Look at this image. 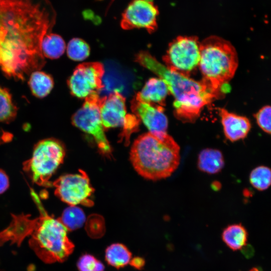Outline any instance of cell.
<instances>
[{"label": "cell", "instance_id": "obj_1", "mask_svg": "<svg viewBox=\"0 0 271 271\" xmlns=\"http://www.w3.org/2000/svg\"><path fill=\"white\" fill-rule=\"evenodd\" d=\"M49 0H0V69L23 81L45 65L41 45L54 25Z\"/></svg>", "mask_w": 271, "mask_h": 271}, {"label": "cell", "instance_id": "obj_2", "mask_svg": "<svg viewBox=\"0 0 271 271\" xmlns=\"http://www.w3.org/2000/svg\"><path fill=\"white\" fill-rule=\"evenodd\" d=\"M31 195L40 213L31 218L29 214H18L16 218V233L22 242L28 236L30 247L46 263L65 261L72 253L74 245L69 239L68 230L59 221L50 215L43 206L37 194L31 189Z\"/></svg>", "mask_w": 271, "mask_h": 271}, {"label": "cell", "instance_id": "obj_3", "mask_svg": "<svg viewBox=\"0 0 271 271\" xmlns=\"http://www.w3.org/2000/svg\"><path fill=\"white\" fill-rule=\"evenodd\" d=\"M135 60L164 80L175 99V116L183 121L195 122L203 107L219 97L203 80L197 81L169 70L148 52H140Z\"/></svg>", "mask_w": 271, "mask_h": 271}, {"label": "cell", "instance_id": "obj_4", "mask_svg": "<svg viewBox=\"0 0 271 271\" xmlns=\"http://www.w3.org/2000/svg\"><path fill=\"white\" fill-rule=\"evenodd\" d=\"M180 148L167 132L140 136L130 152L131 163L138 173L153 181L170 176L180 161Z\"/></svg>", "mask_w": 271, "mask_h": 271}, {"label": "cell", "instance_id": "obj_5", "mask_svg": "<svg viewBox=\"0 0 271 271\" xmlns=\"http://www.w3.org/2000/svg\"><path fill=\"white\" fill-rule=\"evenodd\" d=\"M238 64L236 51L227 40L213 35L200 42L198 66L203 80L219 96L234 76Z\"/></svg>", "mask_w": 271, "mask_h": 271}, {"label": "cell", "instance_id": "obj_6", "mask_svg": "<svg viewBox=\"0 0 271 271\" xmlns=\"http://www.w3.org/2000/svg\"><path fill=\"white\" fill-rule=\"evenodd\" d=\"M66 154L63 143L54 138H47L34 146L32 157L23 164V169L33 183L50 187V179L63 162Z\"/></svg>", "mask_w": 271, "mask_h": 271}, {"label": "cell", "instance_id": "obj_7", "mask_svg": "<svg viewBox=\"0 0 271 271\" xmlns=\"http://www.w3.org/2000/svg\"><path fill=\"white\" fill-rule=\"evenodd\" d=\"M163 60L169 70L189 77L199 65L200 42L196 36H178L168 47Z\"/></svg>", "mask_w": 271, "mask_h": 271}, {"label": "cell", "instance_id": "obj_8", "mask_svg": "<svg viewBox=\"0 0 271 271\" xmlns=\"http://www.w3.org/2000/svg\"><path fill=\"white\" fill-rule=\"evenodd\" d=\"M101 98L98 94L85 98L82 106L72 116V124L82 131L91 135L100 152L107 157L111 154V148L104 132L100 115Z\"/></svg>", "mask_w": 271, "mask_h": 271}, {"label": "cell", "instance_id": "obj_9", "mask_svg": "<svg viewBox=\"0 0 271 271\" xmlns=\"http://www.w3.org/2000/svg\"><path fill=\"white\" fill-rule=\"evenodd\" d=\"M79 172L62 175L54 181L55 195L70 206H92L94 202L90 198L94 189L86 173L82 170Z\"/></svg>", "mask_w": 271, "mask_h": 271}, {"label": "cell", "instance_id": "obj_10", "mask_svg": "<svg viewBox=\"0 0 271 271\" xmlns=\"http://www.w3.org/2000/svg\"><path fill=\"white\" fill-rule=\"evenodd\" d=\"M125 98L117 91L101 98L100 115L105 129L122 126L126 137L137 129L140 119L134 115L126 114Z\"/></svg>", "mask_w": 271, "mask_h": 271}, {"label": "cell", "instance_id": "obj_11", "mask_svg": "<svg viewBox=\"0 0 271 271\" xmlns=\"http://www.w3.org/2000/svg\"><path fill=\"white\" fill-rule=\"evenodd\" d=\"M104 69L99 62L84 63L78 65L68 80L71 94L79 98H85L98 94L104 85L102 77Z\"/></svg>", "mask_w": 271, "mask_h": 271}, {"label": "cell", "instance_id": "obj_12", "mask_svg": "<svg viewBox=\"0 0 271 271\" xmlns=\"http://www.w3.org/2000/svg\"><path fill=\"white\" fill-rule=\"evenodd\" d=\"M159 15L154 0H131L122 14L120 26L124 30L144 28L152 33L157 29Z\"/></svg>", "mask_w": 271, "mask_h": 271}, {"label": "cell", "instance_id": "obj_13", "mask_svg": "<svg viewBox=\"0 0 271 271\" xmlns=\"http://www.w3.org/2000/svg\"><path fill=\"white\" fill-rule=\"evenodd\" d=\"M131 108L150 132L153 134L167 132L168 121L164 113L163 107L144 102L134 98L131 101Z\"/></svg>", "mask_w": 271, "mask_h": 271}, {"label": "cell", "instance_id": "obj_14", "mask_svg": "<svg viewBox=\"0 0 271 271\" xmlns=\"http://www.w3.org/2000/svg\"><path fill=\"white\" fill-rule=\"evenodd\" d=\"M219 114L227 140L234 142L246 137L251 128L247 117L230 112L224 108H219Z\"/></svg>", "mask_w": 271, "mask_h": 271}, {"label": "cell", "instance_id": "obj_15", "mask_svg": "<svg viewBox=\"0 0 271 271\" xmlns=\"http://www.w3.org/2000/svg\"><path fill=\"white\" fill-rule=\"evenodd\" d=\"M168 92V87L163 80L160 78H152L134 98L152 105L164 107Z\"/></svg>", "mask_w": 271, "mask_h": 271}, {"label": "cell", "instance_id": "obj_16", "mask_svg": "<svg viewBox=\"0 0 271 271\" xmlns=\"http://www.w3.org/2000/svg\"><path fill=\"white\" fill-rule=\"evenodd\" d=\"M197 164L200 171L209 174H214L222 169L224 160L219 150L206 148L199 153Z\"/></svg>", "mask_w": 271, "mask_h": 271}, {"label": "cell", "instance_id": "obj_17", "mask_svg": "<svg viewBox=\"0 0 271 271\" xmlns=\"http://www.w3.org/2000/svg\"><path fill=\"white\" fill-rule=\"evenodd\" d=\"M28 84L32 94L37 98H42L51 92L54 80L50 75L36 70L31 73Z\"/></svg>", "mask_w": 271, "mask_h": 271}, {"label": "cell", "instance_id": "obj_18", "mask_svg": "<svg viewBox=\"0 0 271 271\" xmlns=\"http://www.w3.org/2000/svg\"><path fill=\"white\" fill-rule=\"evenodd\" d=\"M225 244L233 250L243 248L247 241V232L241 224H233L227 226L222 233Z\"/></svg>", "mask_w": 271, "mask_h": 271}, {"label": "cell", "instance_id": "obj_19", "mask_svg": "<svg viewBox=\"0 0 271 271\" xmlns=\"http://www.w3.org/2000/svg\"><path fill=\"white\" fill-rule=\"evenodd\" d=\"M105 258L108 264L119 268L129 263L131 253L123 244L113 243L106 249Z\"/></svg>", "mask_w": 271, "mask_h": 271}, {"label": "cell", "instance_id": "obj_20", "mask_svg": "<svg viewBox=\"0 0 271 271\" xmlns=\"http://www.w3.org/2000/svg\"><path fill=\"white\" fill-rule=\"evenodd\" d=\"M41 48L44 57L49 59H57L64 53L66 45L60 35L48 33L43 38Z\"/></svg>", "mask_w": 271, "mask_h": 271}, {"label": "cell", "instance_id": "obj_21", "mask_svg": "<svg viewBox=\"0 0 271 271\" xmlns=\"http://www.w3.org/2000/svg\"><path fill=\"white\" fill-rule=\"evenodd\" d=\"M68 231H73L82 227L86 220L83 210L75 206H70L63 212L58 218Z\"/></svg>", "mask_w": 271, "mask_h": 271}, {"label": "cell", "instance_id": "obj_22", "mask_svg": "<svg viewBox=\"0 0 271 271\" xmlns=\"http://www.w3.org/2000/svg\"><path fill=\"white\" fill-rule=\"evenodd\" d=\"M17 114V108L11 94L7 88L0 86V122H11Z\"/></svg>", "mask_w": 271, "mask_h": 271}, {"label": "cell", "instance_id": "obj_23", "mask_svg": "<svg viewBox=\"0 0 271 271\" xmlns=\"http://www.w3.org/2000/svg\"><path fill=\"white\" fill-rule=\"evenodd\" d=\"M249 178L251 185L256 189L265 190L271 183L270 170L264 166H258L251 171Z\"/></svg>", "mask_w": 271, "mask_h": 271}, {"label": "cell", "instance_id": "obj_24", "mask_svg": "<svg viewBox=\"0 0 271 271\" xmlns=\"http://www.w3.org/2000/svg\"><path fill=\"white\" fill-rule=\"evenodd\" d=\"M67 53L69 58L73 60L81 61L85 60L90 54V48L83 40L75 38L72 39L67 47Z\"/></svg>", "mask_w": 271, "mask_h": 271}, {"label": "cell", "instance_id": "obj_25", "mask_svg": "<svg viewBox=\"0 0 271 271\" xmlns=\"http://www.w3.org/2000/svg\"><path fill=\"white\" fill-rule=\"evenodd\" d=\"M85 229L91 238L97 239L101 237L105 231L103 218L98 215L90 216L86 221Z\"/></svg>", "mask_w": 271, "mask_h": 271}, {"label": "cell", "instance_id": "obj_26", "mask_svg": "<svg viewBox=\"0 0 271 271\" xmlns=\"http://www.w3.org/2000/svg\"><path fill=\"white\" fill-rule=\"evenodd\" d=\"M79 271H104V265L94 256L89 254L82 255L77 262Z\"/></svg>", "mask_w": 271, "mask_h": 271}, {"label": "cell", "instance_id": "obj_27", "mask_svg": "<svg viewBox=\"0 0 271 271\" xmlns=\"http://www.w3.org/2000/svg\"><path fill=\"white\" fill-rule=\"evenodd\" d=\"M270 112V106L266 105L262 107L255 114L258 126L263 131L269 134L271 131Z\"/></svg>", "mask_w": 271, "mask_h": 271}, {"label": "cell", "instance_id": "obj_28", "mask_svg": "<svg viewBox=\"0 0 271 271\" xmlns=\"http://www.w3.org/2000/svg\"><path fill=\"white\" fill-rule=\"evenodd\" d=\"M10 182L8 175L0 169V194L5 192L9 187Z\"/></svg>", "mask_w": 271, "mask_h": 271}, {"label": "cell", "instance_id": "obj_29", "mask_svg": "<svg viewBox=\"0 0 271 271\" xmlns=\"http://www.w3.org/2000/svg\"><path fill=\"white\" fill-rule=\"evenodd\" d=\"M129 263L135 268L141 269L145 265V261L143 258L137 256L131 259Z\"/></svg>", "mask_w": 271, "mask_h": 271}, {"label": "cell", "instance_id": "obj_30", "mask_svg": "<svg viewBox=\"0 0 271 271\" xmlns=\"http://www.w3.org/2000/svg\"><path fill=\"white\" fill-rule=\"evenodd\" d=\"M250 271H259V270L257 268H253Z\"/></svg>", "mask_w": 271, "mask_h": 271}, {"label": "cell", "instance_id": "obj_31", "mask_svg": "<svg viewBox=\"0 0 271 271\" xmlns=\"http://www.w3.org/2000/svg\"><path fill=\"white\" fill-rule=\"evenodd\" d=\"M113 1V0H112V1H111V3Z\"/></svg>", "mask_w": 271, "mask_h": 271}]
</instances>
